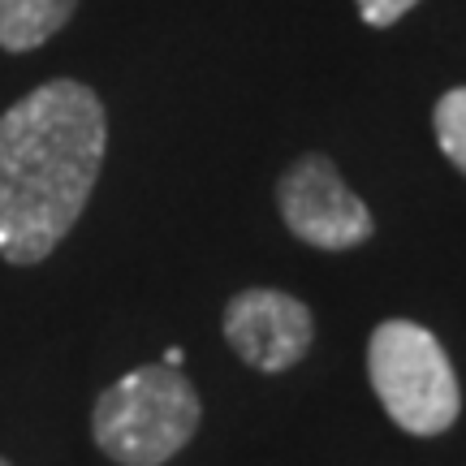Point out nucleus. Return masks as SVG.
Here are the masks:
<instances>
[{"label":"nucleus","mask_w":466,"mask_h":466,"mask_svg":"<svg viewBox=\"0 0 466 466\" xmlns=\"http://www.w3.org/2000/svg\"><path fill=\"white\" fill-rule=\"evenodd\" d=\"M108 143L104 104L74 78L35 86L0 116V259L39 264L96 190Z\"/></svg>","instance_id":"nucleus-1"},{"label":"nucleus","mask_w":466,"mask_h":466,"mask_svg":"<svg viewBox=\"0 0 466 466\" xmlns=\"http://www.w3.org/2000/svg\"><path fill=\"white\" fill-rule=\"evenodd\" d=\"M199 419V393L182 376V367L151 363L104 389L91 415V432L113 462L165 466L190 445Z\"/></svg>","instance_id":"nucleus-2"},{"label":"nucleus","mask_w":466,"mask_h":466,"mask_svg":"<svg viewBox=\"0 0 466 466\" xmlns=\"http://www.w3.org/2000/svg\"><path fill=\"white\" fill-rule=\"evenodd\" d=\"M367 376L389 419L410 436L445 432L462 410L450 354L423 324L384 319L367 341Z\"/></svg>","instance_id":"nucleus-3"},{"label":"nucleus","mask_w":466,"mask_h":466,"mask_svg":"<svg viewBox=\"0 0 466 466\" xmlns=\"http://www.w3.org/2000/svg\"><path fill=\"white\" fill-rule=\"evenodd\" d=\"M277 203L289 233L319 250H346L371 238V212L324 156H302L285 168Z\"/></svg>","instance_id":"nucleus-4"},{"label":"nucleus","mask_w":466,"mask_h":466,"mask_svg":"<svg viewBox=\"0 0 466 466\" xmlns=\"http://www.w3.org/2000/svg\"><path fill=\"white\" fill-rule=\"evenodd\" d=\"M311 311L281 289H247L225 307V337L242 363L259 371H285L311 346Z\"/></svg>","instance_id":"nucleus-5"},{"label":"nucleus","mask_w":466,"mask_h":466,"mask_svg":"<svg viewBox=\"0 0 466 466\" xmlns=\"http://www.w3.org/2000/svg\"><path fill=\"white\" fill-rule=\"evenodd\" d=\"M78 0H0V48L31 52L66 26Z\"/></svg>","instance_id":"nucleus-6"},{"label":"nucleus","mask_w":466,"mask_h":466,"mask_svg":"<svg viewBox=\"0 0 466 466\" xmlns=\"http://www.w3.org/2000/svg\"><path fill=\"white\" fill-rule=\"evenodd\" d=\"M432 126H436V143H441V151H445L453 165L466 173V86H453L450 96H441Z\"/></svg>","instance_id":"nucleus-7"},{"label":"nucleus","mask_w":466,"mask_h":466,"mask_svg":"<svg viewBox=\"0 0 466 466\" xmlns=\"http://www.w3.org/2000/svg\"><path fill=\"white\" fill-rule=\"evenodd\" d=\"M419 0H359V14L367 26H393L398 17H406Z\"/></svg>","instance_id":"nucleus-8"},{"label":"nucleus","mask_w":466,"mask_h":466,"mask_svg":"<svg viewBox=\"0 0 466 466\" xmlns=\"http://www.w3.org/2000/svg\"><path fill=\"white\" fill-rule=\"evenodd\" d=\"M182 359H186V354H182V346H173V350H168V354H165V367H182Z\"/></svg>","instance_id":"nucleus-9"},{"label":"nucleus","mask_w":466,"mask_h":466,"mask_svg":"<svg viewBox=\"0 0 466 466\" xmlns=\"http://www.w3.org/2000/svg\"><path fill=\"white\" fill-rule=\"evenodd\" d=\"M0 466H9V462H5V458H0Z\"/></svg>","instance_id":"nucleus-10"}]
</instances>
